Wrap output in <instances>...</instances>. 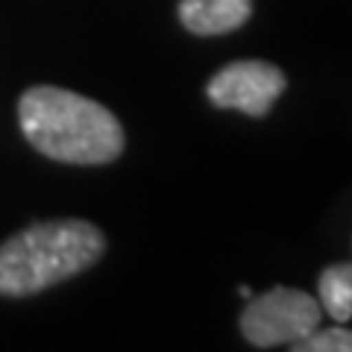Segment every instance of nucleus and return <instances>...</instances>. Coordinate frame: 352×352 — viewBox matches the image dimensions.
<instances>
[{
    "label": "nucleus",
    "instance_id": "1",
    "mask_svg": "<svg viewBox=\"0 0 352 352\" xmlns=\"http://www.w3.org/2000/svg\"><path fill=\"white\" fill-rule=\"evenodd\" d=\"M32 147L65 164H106L124 153V126L106 106L56 85H36L18 100Z\"/></svg>",
    "mask_w": 352,
    "mask_h": 352
},
{
    "label": "nucleus",
    "instance_id": "2",
    "mask_svg": "<svg viewBox=\"0 0 352 352\" xmlns=\"http://www.w3.org/2000/svg\"><path fill=\"white\" fill-rule=\"evenodd\" d=\"M106 238L88 220H47L0 244V294L30 296L88 270Z\"/></svg>",
    "mask_w": 352,
    "mask_h": 352
},
{
    "label": "nucleus",
    "instance_id": "3",
    "mask_svg": "<svg viewBox=\"0 0 352 352\" xmlns=\"http://www.w3.org/2000/svg\"><path fill=\"white\" fill-rule=\"evenodd\" d=\"M323 320V305L296 288H273L256 296L241 314V332L258 349L296 344Z\"/></svg>",
    "mask_w": 352,
    "mask_h": 352
},
{
    "label": "nucleus",
    "instance_id": "4",
    "mask_svg": "<svg viewBox=\"0 0 352 352\" xmlns=\"http://www.w3.org/2000/svg\"><path fill=\"white\" fill-rule=\"evenodd\" d=\"M285 74L270 62L258 59H244L232 62L223 71H217L208 82V100L217 109H238L244 115L264 118L276 97L285 91Z\"/></svg>",
    "mask_w": 352,
    "mask_h": 352
},
{
    "label": "nucleus",
    "instance_id": "5",
    "mask_svg": "<svg viewBox=\"0 0 352 352\" xmlns=\"http://www.w3.org/2000/svg\"><path fill=\"white\" fill-rule=\"evenodd\" d=\"M252 0H179V21L194 36H223L244 27Z\"/></svg>",
    "mask_w": 352,
    "mask_h": 352
},
{
    "label": "nucleus",
    "instance_id": "6",
    "mask_svg": "<svg viewBox=\"0 0 352 352\" xmlns=\"http://www.w3.org/2000/svg\"><path fill=\"white\" fill-rule=\"evenodd\" d=\"M317 291H320V305L326 308V314L335 317V323H346L352 317V264H329L320 273Z\"/></svg>",
    "mask_w": 352,
    "mask_h": 352
},
{
    "label": "nucleus",
    "instance_id": "7",
    "mask_svg": "<svg viewBox=\"0 0 352 352\" xmlns=\"http://www.w3.org/2000/svg\"><path fill=\"white\" fill-rule=\"evenodd\" d=\"M294 352H352V332L344 326H332V329H320L317 326L311 335H305L302 340L291 344Z\"/></svg>",
    "mask_w": 352,
    "mask_h": 352
}]
</instances>
